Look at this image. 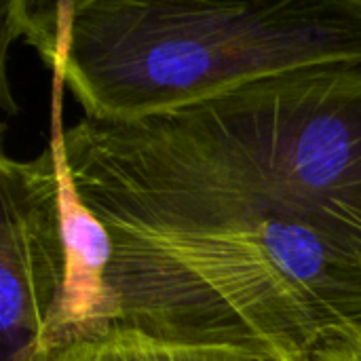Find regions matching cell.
<instances>
[{"label":"cell","instance_id":"1","mask_svg":"<svg viewBox=\"0 0 361 361\" xmlns=\"http://www.w3.org/2000/svg\"><path fill=\"white\" fill-rule=\"evenodd\" d=\"M102 220L292 218L361 241V68L296 72L173 112L66 127Z\"/></svg>","mask_w":361,"mask_h":361},{"label":"cell","instance_id":"2","mask_svg":"<svg viewBox=\"0 0 361 361\" xmlns=\"http://www.w3.org/2000/svg\"><path fill=\"white\" fill-rule=\"evenodd\" d=\"M6 11L97 123L173 112L296 72L361 68V0H17Z\"/></svg>","mask_w":361,"mask_h":361},{"label":"cell","instance_id":"3","mask_svg":"<svg viewBox=\"0 0 361 361\" xmlns=\"http://www.w3.org/2000/svg\"><path fill=\"white\" fill-rule=\"evenodd\" d=\"M116 322L305 361L361 336V241L292 218L104 220Z\"/></svg>","mask_w":361,"mask_h":361},{"label":"cell","instance_id":"4","mask_svg":"<svg viewBox=\"0 0 361 361\" xmlns=\"http://www.w3.org/2000/svg\"><path fill=\"white\" fill-rule=\"evenodd\" d=\"M0 328L2 361H44L55 351L66 256L49 148L36 159L2 154Z\"/></svg>","mask_w":361,"mask_h":361},{"label":"cell","instance_id":"5","mask_svg":"<svg viewBox=\"0 0 361 361\" xmlns=\"http://www.w3.org/2000/svg\"><path fill=\"white\" fill-rule=\"evenodd\" d=\"M51 135L49 152L57 180L59 220L66 256L63 294L55 328V349L99 334L116 326V309L108 286L112 264V237L104 220L89 207L70 169L63 125L61 76L51 74Z\"/></svg>","mask_w":361,"mask_h":361},{"label":"cell","instance_id":"6","mask_svg":"<svg viewBox=\"0 0 361 361\" xmlns=\"http://www.w3.org/2000/svg\"><path fill=\"white\" fill-rule=\"evenodd\" d=\"M44 361H273L233 345L161 338L133 326L116 324L99 334L68 343Z\"/></svg>","mask_w":361,"mask_h":361},{"label":"cell","instance_id":"7","mask_svg":"<svg viewBox=\"0 0 361 361\" xmlns=\"http://www.w3.org/2000/svg\"><path fill=\"white\" fill-rule=\"evenodd\" d=\"M307 361H361V336L349 343H341L330 349H324L322 353L313 355Z\"/></svg>","mask_w":361,"mask_h":361}]
</instances>
